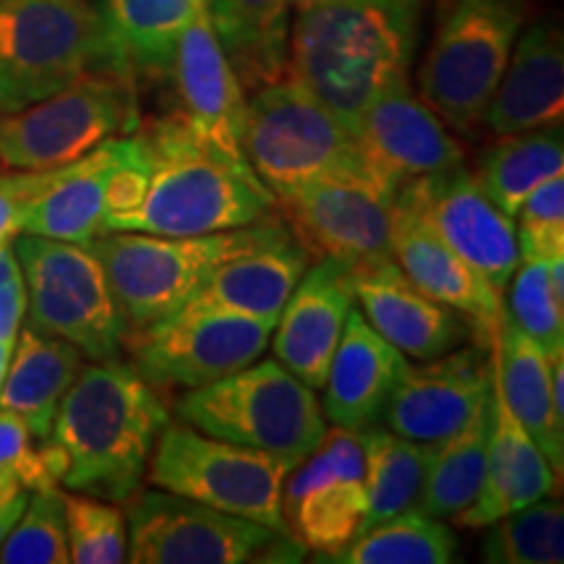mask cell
I'll use <instances>...</instances> for the list:
<instances>
[{
    "label": "cell",
    "instance_id": "1f68e13d",
    "mask_svg": "<svg viewBox=\"0 0 564 564\" xmlns=\"http://www.w3.org/2000/svg\"><path fill=\"white\" fill-rule=\"evenodd\" d=\"M564 173L562 123L497 137L478 154L474 175L507 217L518 215L541 183Z\"/></svg>",
    "mask_w": 564,
    "mask_h": 564
},
{
    "label": "cell",
    "instance_id": "d4e9b609",
    "mask_svg": "<svg viewBox=\"0 0 564 564\" xmlns=\"http://www.w3.org/2000/svg\"><path fill=\"white\" fill-rule=\"evenodd\" d=\"M405 364L403 352L387 343L358 308H350L324 379V419L356 432L379 423Z\"/></svg>",
    "mask_w": 564,
    "mask_h": 564
},
{
    "label": "cell",
    "instance_id": "4fadbf2b",
    "mask_svg": "<svg viewBox=\"0 0 564 564\" xmlns=\"http://www.w3.org/2000/svg\"><path fill=\"white\" fill-rule=\"evenodd\" d=\"M129 552L133 564H241L264 560L293 541L272 528L212 510L171 491H137L129 499Z\"/></svg>",
    "mask_w": 564,
    "mask_h": 564
},
{
    "label": "cell",
    "instance_id": "d6a6232c",
    "mask_svg": "<svg viewBox=\"0 0 564 564\" xmlns=\"http://www.w3.org/2000/svg\"><path fill=\"white\" fill-rule=\"evenodd\" d=\"M491 429V390L474 415L453 434L429 444L426 474L419 510L434 518H453L476 499L484 481L486 444Z\"/></svg>",
    "mask_w": 564,
    "mask_h": 564
},
{
    "label": "cell",
    "instance_id": "603a6c76",
    "mask_svg": "<svg viewBox=\"0 0 564 564\" xmlns=\"http://www.w3.org/2000/svg\"><path fill=\"white\" fill-rule=\"evenodd\" d=\"M560 484L562 478H556L546 455L507 405L491 361V429L486 444L484 481L474 502L453 514V523L468 531L489 528L520 507L552 497L554 491H560Z\"/></svg>",
    "mask_w": 564,
    "mask_h": 564
},
{
    "label": "cell",
    "instance_id": "74e56055",
    "mask_svg": "<svg viewBox=\"0 0 564 564\" xmlns=\"http://www.w3.org/2000/svg\"><path fill=\"white\" fill-rule=\"evenodd\" d=\"M68 560L76 564H121L129 552V523L118 502L63 494Z\"/></svg>",
    "mask_w": 564,
    "mask_h": 564
},
{
    "label": "cell",
    "instance_id": "30bf717a",
    "mask_svg": "<svg viewBox=\"0 0 564 564\" xmlns=\"http://www.w3.org/2000/svg\"><path fill=\"white\" fill-rule=\"evenodd\" d=\"M13 251L24 274L32 327L70 343L89 361L116 358L129 322L89 246L17 232Z\"/></svg>",
    "mask_w": 564,
    "mask_h": 564
},
{
    "label": "cell",
    "instance_id": "f35d334b",
    "mask_svg": "<svg viewBox=\"0 0 564 564\" xmlns=\"http://www.w3.org/2000/svg\"><path fill=\"white\" fill-rule=\"evenodd\" d=\"M3 564H66V510H63V491L40 489L26 499L24 512L6 535L0 546Z\"/></svg>",
    "mask_w": 564,
    "mask_h": 564
},
{
    "label": "cell",
    "instance_id": "b9f144b4",
    "mask_svg": "<svg viewBox=\"0 0 564 564\" xmlns=\"http://www.w3.org/2000/svg\"><path fill=\"white\" fill-rule=\"evenodd\" d=\"M63 171H17V173H0V243L11 241L21 230V217L24 212L37 202L42 192L53 186Z\"/></svg>",
    "mask_w": 564,
    "mask_h": 564
},
{
    "label": "cell",
    "instance_id": "8fae6325",
    "mask_svg": "<svg viewBox=\"0 0 564 564\" xmlns=\"http://www.w3.org/2000/svg\"><path fill=\"white\" fill-rule=\"evenodd\" d=\"M243 154L272 196L361 171L352 131L293 76L257 89L246 102Z\"/></svg>",
    "mask_w": 564,
    "mask_h": 564
},
{
    "label": "cell",
    "instance_id": "ab89813d",
    "mask_svg": "<svg viewBox=\"0 0 564 564\" xmlns=\"http://www.w3.org/2000/svg\"><path fill=\"white\" fill-rule=\"evenodd\" d=\"M66 453L55 440H42L40 447L32 444V432L26 423L11 411L0 408V468L11 470L24 489H55L66 474Z\"/></svg>",
    "mask_w": 564,
    "mask_h": 564
},
{
    "label": "cell",
    "instance_id": "7c38bea8",
    "mask_svg": "<svg viewBox=\"0 0 564 564\" xmlns=\"http://www.w3.org/2000/svg\"><path fill=\"white\" fill-rule=\"evenodd\" d=\"M274 324L241 314L178 308L129 329L133 369L160 390H194L262 358Z\"/></svg>",
    "mask_w": 564,
    "mask_h": 564
},
{
    "label": "cell",
    "instance_id": "9a60e30c",
    "mask_svg": "<svg viewBox=\"0 0 564 564\" xmlns=\"http://www.w3.org/2000/svg\"><path fill=\"white\" fill-rule=\"evenodd\" d=\"M280 220L293 241L322 262L361 267L392 259V196L361 171L324 175L282 196H274Z\"/></svg>",
    "mask_w": 564,
    "mask_h": 564
},
{
    "label": "cell",
    "instance_id": "cb8c5ba5",
    "mask_svg": "<svg viewBox=\"0 0 564 564\" xmlns=\"http://www.w3.org/2000/svg\"><path fill=\"white\" fill-rule=\"evenodd\" d=\"M564 116V47L554 21H535L514 42L510 63L484 110L494 137L544 129Z\"/></svg>",
    "mask_w": 564,
    "mask_h": 564
},
{
    "label": "cell",
    "instance_id": "ffe728a7",
    "mask_svg": "<svg viewBox=\"0 0 564 564\" xmlns=\"http://www.w3.org/2000/svg\"><path fill=\"white\" fill-rule=\"evenodd\" d=\"M390 251L394 264L421 293L474 322L478 345L489 348L491 333L505 314V299L491 291L489 282L436 236V230L403 192L394 194L392 199Z\"/></svg>",
    "mask_w": 564,
    "mask_h": 564
},
{
    "label": "cell",
    "instance_id": "2e32d148",
    "mask_svg": "<svg viewBox=\"0 0 564 564\" xmlns=\"http://www.w3.org/2000/svg\"><path fill=\"white\" fill-rule=\"evenodd\" d=\"M358 167L384 194L415 178L465 165V150L408 82L384 89L352 126Z\"/></svg>",
    "mask_w": 564,
    "mask_h": 564
},
{
    "label": "cell",
    "instance_id": "f1b7e54d",
    "mask_svg": "<svg viewBox=\"0 0 564 564\" xmlns=\"http://www.w3.org/2000/svg\"><path fill=\"white\" fill-rule=\"evenodd\" d=\"M79 348L37 327L19 329L9 371L0 384V408L19 415L34 440H47L63 394L82 371Z\"/></svg>",
    "mask_w": 564,
    "mask_h": 564
},
{
    "label": "cell",
    "instance_id": "5b68a950",
    "mask_svg": "<svg viewBox=\"0 0 564 564\" xmlns=\"http://www.w3.org/2000/svg\"><path fill=\"white\" fill-rule=\"evenodd\" d=\"M181 421L217 440L301 463L327 432L316 390L280 361H253L175 403Z\"/></svg>",
    "mask_w": 564,
    "mask_h": 564
},
{
    "label": "cell",
    "instance_id": "e575fe53",
    "mask_svg": "<svg viewBox=\"0 0 564 564\" xmlns=\"http://www.w3.org/2000/svg\"><path fill=\"white\" fill-rule=\"evenodd\" d=\"M457 535L442 518L405 510L350 541L340 554L327 562L343 564H447L455 562Z\"/></svg>",
    "mask_w": 564,
    "mask_h": 564
},
{
    "label": "cell",
    "instance_id": "60d3db41",
    "mask_svg": "<svg viewBox=\"0 0 564 564\" xmlns=\"http://www.w3.org/2000/svg\"><path fill=\"white\" fill-rule=\"evenodd\" d=\"M514 220L520 259L564 257V173L541 183Z\"/></svg>",
    "mask_w": 564,
    "mask_h": 564
},
{
    "label": "cell",
    "instance_id": "c3c4849f",
    "mask_svg": "<svg viewBox=\"0 0 564 564\" xmlns=\"http://www.w3.org/2000/svg\"><path fill=\"white\" fill-rule=\"evenodd\" d=\"M447 3H449V0H442V11H444V9H447Z\"/></svg>",
    "mask_w": 564,
    "mask_h": 564
},
{
    "label": "cell",
    "instance_id": "5bb4252c",
    "mask_svg": "<svg viewBox=\"0 0 564 564\" xmlns=\"http://www.w3.org/2000/svg\"><path fill=\"white\" fill-rule=\"evenodd\" d=\"M366 510L361 432L333 423L312 453L295 463L282 486L288 535L303 552L329 560L361 535Z\"/></svg>",
    "mask_w": 564,
    "mask_h": 564
},
{
    "label": "cell",
    "instance_id": "681fc988",
    "mask_svg": "<svg viewBox=\"0 0 564 564\" xmlns=\"http://www.w3.org/2000/svg\"><path fill=\"white\" fill-rule=\"evenodd\" d=\"M0 173H3V167H0Z\"/></svg>",
    "mask_w": 564,
    "mask_h": 564
},
{
    "label": "cell",
    "instance_id": "484cf974",
    "mask_svg": "<svg viewBox=\"0 0 564 564\" xmlns=\"http://www.w3.org/2000/svg\"><path fill=\"white\" fill-rule=\"evenodd\" d=\"M308 253L288 232L278 241L223 262L181 308L241 314L278 324L282 306L308 270Z\"/></svg>",
    "mask_w": 564,
    "mask_h": 564
},
{
    "label": "cell",
    "instance_id": "7402d4cb",
    "mask_svg": "<svg viewBox=\"0 0 564 564\" xmlns=\"http://www.w3.org/2000/svg\"><path fill=\"white\" fill-rule=\"evenodd\" d=\"M352 303L350 267L333 259L316 262L303 272L274 324V361L312 390H322Z\"/></svg>",
    "mask_w": 564,
    "mask_h": 564
},
{
    "label": "cell",
    "instance_id": "9c48e42d",
    "mask_svg": "<svg viewBox=\"0 0 564 564\" xmlns=\"http://www.w3.org/2000/svg\"><path fill=\"white\" fill-rule=\"evenodd\" d=\"M137 126L131 76L91 68L45 100L0 116V167L53 171Z\"/></svg>",
    "mask_w": 564,
    "mask_h": 564
},
{
    "label": "cell",
    "instance_id": "8d00e7d4",
    "mask_svg": "<svg viewBox=\"0 0 564 564\" xmlns=\"http://www.w3.org/2000/svg\"><path fill=\"white\" fill-rule=\"evenodd\" d=\"M507 285L505 312L546 356L564 350V299L552 291L549 259H520Z\"/></svg>",
    "mask_w": 564,
    "mask_h": 564
},
{
    "label": "cell",
    "instance_id": "f6af8a7d",
    "mask_svg": "<svg viewBox=\"0 0 564 564\" xmlns=\"http://www.w3.org/2000/svg\"><path fill=\"white\" fill-rule=\"evenodd\" d=\"M26 499H30V497H21L19 502H13L11 507H6V510H0V546H3L6 535H9L13 523H17V520H19V514L24 512Z\"/></svg>",
    "mask_w": 564,
    "mask_h": 564
},
{
    "label": "cell",
    "instance_id": "4dcf8cb0",
    "mask_svg": "<svg viewBox=\"0 0 564 564\" xmlns=\"http://www.w3.org/2000/svg\"><path fill=\"white\" fill-rule=\"evenodd\" d=\"M207 0H102V24L123 74L167 70L186 26Z\"/></svg>",
    "mask_w": 564,
    "mask_h": 564
},
{
    "label": "cell",
    "instance_id": "d6986e66",
    "mask_svg": "<svg viewBox=\"0 0 564 564\" xmlns=\"http://www.w3.org/2000/svg\"><path fill=\"white\" fill-rule=\"evenodd\" d=\"M181 95V116L207 150L238 171H251L243 154V87L225 55L209 9H204L175 45L171 63Z\"/></svg>",
    "mask_w": 564,
    "mask_h": 564
},
{
    "label": "cell",
    "instance_id": "44dd1931",
    "mask_svg": "<svg viewBox=\"0 0 564 564\" xmlns=\"http://www.w3.org/2000/svg\"><path fill=\"white\" fill-rule=\"evenodd\" d=\"M350 285L366 322L415 361L444 356L468 337V319L421 293L394 259L352 267Z\"/></svg>",
    "mask_w": 564,
    "mask_h": 564
},
{
    "label": "cell",
    "instance_id": "d590c367",
    "mask_svg": "<svg viewBox=\"0 0 564 564\" xmlns=\"http://www.w3.org/2000/svg\"><path fill=\"white\" fill-rule=\"evenodd\" d=\"M484 539L481 560L491 564H560L564 560V510L560 499H539L497 523Z\"/></svg>",
    "mask_w": 564,
    "mask_h": 564
},
{
    "label": "cell",
    "instance_id": "83f0119b",
    "mask_svg": "<svg viewBox=\"0 0 564 564\" xmlns=\"http://www.w3.org/2000/svg\"><path fill=\"white\" fill-rule=\"evenodd\" d=\"M489 352L502 394L520 421L546 455L549 465L562 478L564 474V421L554 411L552 371L546 352L525 333L514 327L507 312L491 333Z\"/></svg>",
    "mask_w": 564,
    "mask_h": 564
},
{
    "label": "cell",
    "instance_id": "e0dca14e",
    "mask_svg": "<svg viewBox=\"0 0 564 564\" xmlns=\"http://www.w3.org/2000/svg\"><path fill=\"white\" fill-rule=\"evenodd\" d=\"M436 236L489 282L505 299L512 272L520 264L514 220L489 199L468 167L423 175L400 188Z\"/></svg>",
    "mask_w": 564,
    "mask_h": 564
},
{
    "label": "cell",
    "instance_id": "52a82bcc",
    "mask_svg": "<svg viewBox=\"0 0 564 564\" xmlns=\"http://www.w3.org/2000/svg\"><path fill=\"white\" fill-rule=\"evenodd\" d=\"M525 0H449L419 84L444 126L470 137L484 121L525 24Z\"/></svg>",
    "mask_w": 564,
    "mask_h": 564
},
{
    "label": "cell",
    "instance_id": "ac0fdd59",
    "mask_svg": "<svg viewBox=\"0 0 564 564\" xmlns=\"http://www.w3.org/2000/svg\"><path fill=\"white\" fill-rule=\"evenodd\" d=\"M489 390V348H455L415 366L405 364L379 421L394 434L432 444L457 432Z\"/></svg>",
    "mask_w": 564,
    "mask_h": 564
},
{
    "label": "cell",
    "instance_id": "7dc6e473",
    "mask_svg": "<svg viewBox=\"0 0 564 564\" xmlns=\"http://www.w3.org/2000/svg\"><path fill=\"white\" fill-rule=\"evenodd\" d=\"M314 3H319V0H291V9H295V13H299V11H306L308 6Z\"/></svg>",
    "mask_w": 564,
    "mask_h": 564
},
{
    "label": "cell",
    "instance_id": "8992f818",
    "mask_svg": "<svg viewBox=\"0 0 564 564\" xmlns=\"http://www.w3.org/2000/svg\"><path fill=\"white\" fill-rule=\"evenodd\" d=\"M91 68H118L87 0H0V116L55 95Z\"/></svg>",
    "mask_w": 564,
    "mask_h": 564
},
{
    "label": "cell",
    "instance_id": "6da1fadb",
    "mask_svg": "<svg viewBox=\"0 0 564 564\" xmlns=\"http://www.w3.org/2000/svg\"><path fill=\"white\" fill-rule=\"evenodd\" d=\"M423 0H319L299 11L288 70L352 131L361 112L408 82Z\"/></svg>",
    "mask_w": 564,
    "mask_h": 564
},
{
    "label": "cell",
    "instance_id": "3957f363",
    "mask_svg": "<svg viewBox=\"0 0 564 564\" xmlns=\"http://www.w3.org/2000/svg\"><path fill=\"white\" fill-rule=\"evenodd\" d=\"M167 408L129 364L95 361L76 373L55 413L51 440L66 453L70 491L129 502L141 489Z\"/></svg>",
    "mask_w": 564,
    "mask_h": 564
},
{
    "label": "cell",
    "instance_id": "277c9868",
    "mask_svg": "<svg viewBox=\"0 0 564 564\" xmlns=\"http://www.w3.org/2000/svg\"><path fill=\"white\" fill-rule=\"evenodd\" d=\"M282 236H288V228L278 215L207 236L173 238L110 230L95 236L87 246L100 259L129 329H137L181 308L223 262Z\"/></svg>",
    "mask_w": 564,
    "mask_h": 564
},
{
    "label": "cell",
    "instance_id": "4316f807",
    "mask_svg": "<svg viewBox=\"0 0 564 564\" xmlns=\"http://www.w3.org/2000/svg\"><path fill=\"white\" fill-rule=\"evenodd\" d=\"M126 152V133L121 139L102 141L97 150L82 160L63 165L58 178L21 217V230L53 241L87 246L102 232L105 207H108L110 181Z\"/></svg>",
    "mask_w": 564,
    "mask_h": 564
},
{
    "label": "cell",
    "instance_id": "7a4b0ae2",
    "mask_svg": "<svg viewBox=\"0 0 564 564\" xmlns=\"http://www.w3.org/2000/svg\"><path fill=\"white\" fill-rule=\"evenodd\" d=\"M133 131L144 154V186L129 209L105 220L102 232L207 236L278 217L274 196L257 173L238 171L207 150L181 110Z\"/></svg>",
    "mask_w": 564,
    "mask_h": 564
},
{
    "label": "cell",
    "instance_id": "7bdbcfd3",
    "mask_svg": "<svg viewBox=\"0 0 564 564\" xmlns=\"http://www.w3.org/2000/svg\"><path fill=\"white\" fill-rule=\"evenodd\" d=\"M24 314H26L24 278L0 282V340L11 345L17 343Z\"/></svg>",
    "mask_w": 564,
    "mask_h": 564
},
{
    "label": "cell",
    "instance_id": "ee69618b",
    "mask_svg": "<svg viewBox=\"0 0 564 564\" xmlns=\"http://www.w3.org/2000/svg\"><path fill=\"white\" fill-rule=\"evenodd\" d=\"M21 497H26V494L19 478L13 476L11 470L0 468V510H6V507H11L13 502H19Z\"/></svg>",
    "mask_w": 564,
    "mask_h": 564
},
{
    "label": "cell",
    "instance_id": "bcb514c9",
    "mask_svg": "<svg viewBox=\"0 0 564 564\" xmlns=\"http://www.w3.org/2000/svg\"><path fill=\"white\" fill-rule=\"evenodd\" d=\"M11 350H13V345H11V343H3V340H0V384H3L6 371H9Z\"/></svg>",
    "mask_w": 564,
    "mask_h": 564
},
{
    "label": "cell",
    "instance_id": "f546056e",
    "mask_svg": "<svg viewBox=\"0 0 564 564\" xmlns=\"http://www.w3.org/2000/svg\"><path fill=\"white\" fill-rule=\"evenodd\" d=\"M212 26L243 89H262L288 70L291 0H207Z\"/></svg>",
    "mask_w": 564,
    "mask_h": 564
},
{
    "label": "cell",
    "instance_id": "ba28073f",
    "mask_svg": "<svg viewBox=\"0 0 564 564\" xmlns=\"http://www.w3.org/2000/svg\"><path fill=\"white\" fill-rule=\"evenodd\" d=\"M293 468L295 463L288 457L217 440L181 421L162 429L147 465V478L154 489L288 535L282 486Z\"/></svg>",
    "mask_w": 564,
    "mask_h": 564
},
{
    "label": "cell",
    "instance_id": "836d02e7",
    "mask_svg": "<svg viewBox=\"0 0 564 564\" xmlns=\"http://www.w3.org/2000/svg\"><path fill=\"white\" fill-rule=\"evenodd\" d=\"M364 463H366V510L364 531L394 514L419 507L423 474H426L429 444L408 440L387 426L364 429ZM361 531V533H364Z\"/></svg>",
    "mask_w": 564,
    "mask_h": 564
}]
</instances>
